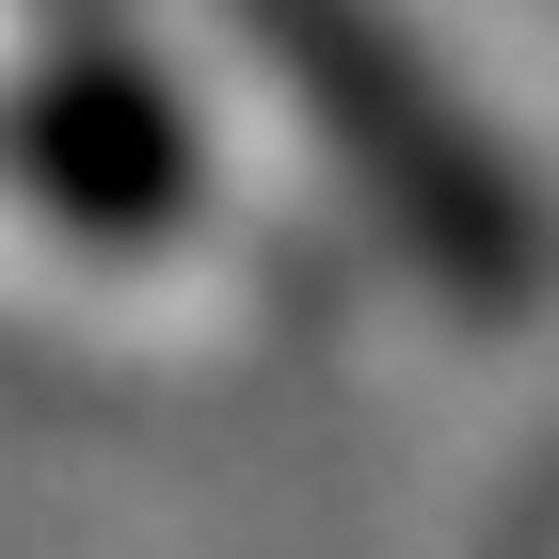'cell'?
<instances>
[{
	"instance_id": "6da1fadb",
	"label": "cell",
	"mask_w": 559,
	"mask_h": 559,
	"mask_svg": "<svg viewBox=\"0 0 559 559\" xmlns=\"http://www.w3.org/2000/svg\"><path fill=\"white\" fill-rule=\"evenodd\" d=\"M257 64H288V96L320 112V144L352 160V192L400 224V257L464 304H527L544 288V209L512 192V160L464 129V96L431 81V48L384 0H224Z\"/></svg>"
}]
</instances>
